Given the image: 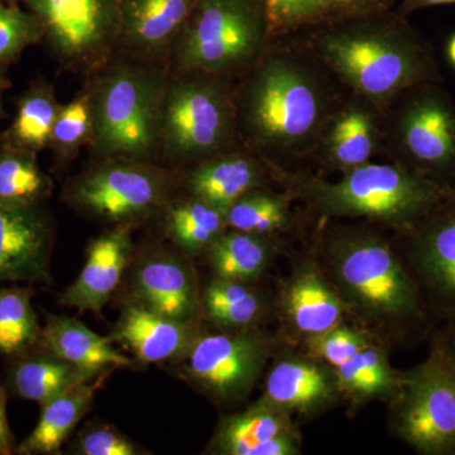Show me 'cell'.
<instances>
[{
    "instance_id": "9c48e42d",
    "label": "cell",
    "mask_w": 455,
    "mask_h": 455,
    "mask_svg": "<svg viewBox=\"0 0 455 455\" xmlns=\"http://www.w3.org/2000/svg\"><path fill=\"white\" fill-rule=\"evenodd\" d=\"M274 341L259 329L200 331L184 357L175 362L184 381L220 405L250 395L272 355Z\"/></svg>"
},
{
    "instance_id": "52a82bcc",
    "label": "cell",
    "mask_w": 455,
    "mask_h": 455,
    "mask_svg": "<svg viewBox=\"0 0 455 455\" xmlns=\"http://www.w3.org/2000/svg\"><path fill=\"white\" fill-rule=\"evenodd\" d=\"M388 403L396 438L420 454L455 455V367L438 333Z\"/></svg>"
},
{
    "instance_id": "cb8c5ba5",
    "label": "cell",
    "mask_w": 455,
    "mask_h": 455,
    "mask_svg": "<svg viewBox=\"0 0 455 455\" xmlns=\"http://www.w3.org/2000/svg\"><path fill=\"white\" fill-rule=\"evenodd\" d=\"M42 338L44 346L57 357L89 372L103 373L133 364V359L118 350L110 338L95 333L75 317L50 314L42 326Z\"/></svg>"
},
{
    "instance_id": "603a6c76",
    "label": "cell",
    "mask_w": 455,
    "mask_h": 455,
    "mask_svg": "<svg viewBox=\"0 0 455 455\" xmlns=\"http://www.w3.org/2000/svg\"><path fill=\"white\" fill-rule=\"evenodd\" d=\"M103 373L89 372L74 366L42 346L27 355L11 359L5 390L20 400L42 405Z\"/></svg>"
},
{
    "instance_id": "e575fe53",
    "label": "cell",
    "mask_w": 455,
    "mask_h": 455,
    "mask_svg": "<svg viewBox=\"0 0 455 455\" xmlns=\"http://www.w3.org/2000/svg\"><path fill=\"white\" fill-rule=\"evenodd\" d=\"M59 108L52 95L36 92L27 95L20 104L12 136L20 146L28 149H40L52 140Z\"/></svg>"
},
{
    "instance_id": "ba28073f",
    "label": "cell",
    "mask_w": 455,
    "mask_h": 455,
    "mask_svg": "<svg viewBox=\"0 0 455 455\" xmlns=\"http://www.w3.org/2000/svg\"><path fill=\"white\" fill-rule=\"evenodd\" d=\"M188 74L163 98L158 139L175 157L205 160L235 143V90L221 75Z\"/></svg>"
},
{
    "instance_id": "f546056e",
    "label": "cell",
    "mask_w": 455,
    "mask_h": 455,
    "mask_svg": "<svg viewBox=\"0 0 455 455\" xmlns=\"http://www.w3.org/2000/svg\"><path fill=\"white\" fill-rule=\"evenodd\" d=\"M203 313L220 329L256 328L266 313L263 296L250 283L215 276L202 295Z\"/></svg>"
},
{
    "instance_id": "1f68e13d",
    "label": "cell",
    "mask_w": 455,
    "mask_h": 455,
    "mask_svg": "<svg viewBox=\"0 0 455 455\" xmlns=\"http://www.w3.org/2000/svg\"><path fill=\"white\" fill-rule=\"evenodd\" d=\"M170 238L188 256L205 254L228 230L226 212L191 196L176 204L167 217Z\"/></svg>"
},
{
    "instance_id": "5b68a950",
    "label": "cell",
    "mask_w": 455,
    "mask_h": 455,
    "mask_svg": "<svg viewBox=\"0 0 455 455\" xmlns=\"http://www.w3.org/2000/svg\"><path fill=\"white\" fill-rule=\"evenodd\" d=\"M382 155L455 190V103L440 83L407 90L382 112Z\"/></svg>"
},
{
    "instance_id": "484cf974",
    "label": "cell",
    "mask_w": 455,
    "mask_h": 455,
    "mask_svg": "<svg viewBox=\"0 0 455 455\" xmlns=\"http://www.w3.org/2000/svg\"><path fill=\"white\" fill-rule=\"evenodd\" d=\"M295 430L292 415L259 400L245 411L221 419L208 453L263 455L271 440Z\"/></svg>"
},
{
    "instance_id": "5bb4252c",
    "label": "cell",
    "mask_w": 455,
    "mask_h": 455,
    "mask_svg": "<svg viewBox=\"0 0 455 455\" xmlns=\"http://www.w3.org/2000/svg\"><path fill=\"white\" fill-rule=\"evenodd\" d=\"M382 112L366 99L348 94L331 116L317 142L315 175L348 172L382 155Z\"/></svg>"
},
{
    "instance_id": "8992f818",
    "label": "cell",
    "mask_w": 455,
    "mask_h": 455,
    "mask_svg": "<svg viewBox=\"0 0 455 455\" xmlns=\"http://www.w3.org/2000/svg\"><path fill=\"white\" fill-rule=\"evenodd\" d=\"M179 41V62L187 73L244 71L271 41L265 3L197 0Z\"/></svg>"
},
{
    "instance_id": "d590c367",
    "label": "cell",
    "mask_w": 455,
    "mask_h": 455,
    "mask_svg": "<svg viewBox=\"0 0 455 455\" xmlns=\"http://www.w3.org/2000/svg\"><path fill=\"white\" fill-rule=\"evenodd\" d=\"M374 340H377L376 338L361 326L348 325L344 322L324 333L311 335L302 341L305 355L337 368Z\"/></svg>"
},
{
    "instance_id": "836d02e7",
    "label": "cell",
    "mask_w": 455,
    "mask_h": 455,
    "mask_svg": "<svg viewBox=\"0 0 455 455\" xmlns=\"http://www.w3.org/2000/svg\"><path fill=\"white\" fill-rule=\"evenodd\" d=\"M50 191V179L29 156L20 152L0 154V203L37 205Z\"/></svg>"
},
{
    "instance_id": "4dcf8cb0",
    "label": "cell",
    "mask_w": 455,
    "mask_h": 455,
    "mask_svg": "<svg viewBox=\"0 0 455 455\" xmlns=\"http://www.w3.org/2000/svg\"><path fill=\"white\" fill-rule=\"evenodd\" d=\"M26 286H0V355L20 357L44 346L42 326Z\"/></svg>"
},
{
    "instance_id": "7c38bea8",
    "label": "cell",
    "mask_w": 455,
    "mask_h": 455,
    "mask_svg": "<svg viewBox=\"0 0 455 455\" xmlns=\"http://www.w3.org/2000/svg\"><path fill=\"white\" fill-rule=\"evenodd\" d=\"M160 173L137 164H114L83 176L71 188L75 205L101 220L124 223L152 214L163 204Z\"/></svg>"
},
{
    "instance_id": "d4e9b609",
    "label": "cell",
    "mask_w": 455,
    "mask_h": 455,
    "mask_svg": "<svg viewBox=\"0 0 455 455\" xmlns=\"http://www.w3.org/2000/svg\"><path fill=\"white\" fill-rule=\"evenodd\" d=\"M108 371L41 405V415L32 433L16 448L20 455L59 454L68 436L88 414L107 377Z\"/></svg>"
},
{
    "instance_id": "4316f807",
    "label": "cell",
    "mask_w": 455,
    "mask_h": 455,
    "mask_svg": "<svg viewBox=\"0 0 455 455\" xmlns=\"http://www.w3.org/2000/svg\"><path fill=\"white\" fill-rule=\"evenodd\" d=\"M197 0H121L119 33L140 50L163 49L181 33Z\"/></svg>"
},
{
    "instance_id": "e0dca14e",
    "label": "cell",
    "mask_w": 455,
    "mask_h": 455,
    "mask_svg": "<svg viewBox=\"0 0 455 455\" xmlns=\"http://www.w3.org/2000/svg\"><path fill=\"white\" fill-rule=\"evenodd\" d=\"M259 400L290 415L311 416L333 407L341 394L333 367L307 355H289L269 370Z\"/></svg>"
},
{
    "instance_id": "6da1fadb",
    "label": "cell",
    "mask_w": 455,
    "mask_h": 455,
    "mask_svg": "<svg viewBox=\"0 0 455 455\" xmlns=\"http://www.w3.org/2000/svg\"><path fill=\"white\" fill-rule=\"evenodd\" d=\"M235 90L236 139L281 178L310 172L326 123L348 94L298 41L271 40Z\"/></svg>"
},
{
    "instance_id": "d6a6232c",
    "label": "cell",
    "mask_w": 455,
    "mask_h": 455,
    "mask_svg": "<svg viewBox=\"0 0 455 455\" xmlns=\"http://www.w3.org/2000/svg\"><path fill=\"white\" fill-rule=\"evenodd\" d=\"M293 197L272 188H257L242 196L228 209V229L274 236L291 227Z\"/></svg>"
},
{
    "instance_id": "8d00e7d4",
    "label": "cell",
    "mask_w": 455,
    "mask_h": 455,
    "mask_svg": "<svg viewBox=\"0 0 455 455\" xmlns=\"http://www.w3.org/2000/svg\"><path fill=\"white\" fill-rule=\"evenodd\" d=\"M40 27L20 9L0 7V61L20 53L36 41Z\"/></svg>"
},
{
    "instance_id": "b9f144b4",
    "label": "cell",
    "mask_w": 455,
    "mask_h": 455,
    "mask_svg": "<svg viewBox=\"0 0 455 455\" xmlns=\"http://www.w3.org/2000/svg\"><path fill=\"white\" fill-rule=\"evenodd\" d=\"M438 334L440 339L444 343L449 357H451L455 367V319L447 320V324H445L444 328L440 329Z\"/></svg>"
},
{
    "instance_id": "f35d334b",
    "label": "cell",
    "mask_w": 455,
    "mask_h": 455,
    "mask_svg": "<svg viewBox=\"0 0 455 455\" xmlns=\"http://www.w3.org/2000/svg\"><path fill=\"white\" fill-rule=\"evenodd\" d=\"M92 128V108L88 99L79 98L59 110L52 140L62 148L79 145Z\"/></svg>"
},
{
    "instance_id": "ab89813d",
    "label": "cell",
    "mask_w": 455,
    "mask_h": 455,
    "mask_svg": "<svg viewBox=\"0 0 455 455\" xmlns=\"http://www.w3.org/2000/svg\"><path fill=\"white\" fill-rule=\"evenodd\" d=\"M16 439L9 427L7 415V395L5 387L0 381V455L16 453Z\"/></svg>"
},
{
    "instance_id": "8fae6325",
    "label": "cell",
    "mask_w": 455,
    "mask_h": 455,
    "mask_svg": "<svg viewBox=\"0 0 455 455\" xmlns=\"http://www.w3.org/2000/svg\"><path fill=\"white\" fill-rule=\"evenodd\" d=\"M397 233L431 310L455 319V194Z\"/></svg>"
},
{
    "instance_id": "7402d4cb",
    "label": "cell",
    "mask_w": 455,
    "mask_h": 455,
    "mask_svg": "<svg viewBox=\"0 0 455 455\" xmlns=\"http://www.w3.org/2000/svg\"><path fill=\"white\" fill-rule=\"evenodd\" d=\"M269 40H287L349 18L396 8L397 0H263Z\"/></svg>"
},
{
    "instance_id": "7a4b0ae2",
    "label": "cell",
    "mask_w": 455,
    "mask_h": 455,
    "mask_svg": "<svg viewBox=\"0 0 455 455\" xmlns=\"http://www.w3.org/2000/svg\"><path fill=\"white\" fill-rule=\"evenodd\" d=\"M317 256L348 316L377 340L406 339L427 329L431 307L420 283L379 230L331 224L320 235Z\"/></svg>"
},
{
    "instance_id": "ee69618b",
    "label": "cell",
    "mask_w": 455,
    "mask_h": 455,
    "mask_svg": "<svg viewBox=\"0 0 455 455\" xmlns=\"http://www.w3.org/2000/svg\"><path fill=\"white\" fill-rule=\"evenodd\" d=\"M2 86H3V82H2V79H0V92H2Z\"/></svg>"
},
{
    "instance_id": "2e32d148",
    "label": "cell",
    "mask_w": 455,
    "mask_h": 455,
    "mask_svg": "<svg viewBox=\"0 0 455 455\" xmlns=\"http://www.w3.org/2000/svg\"><path fill=\"white\" fill-rule=\"evenodd\" d=\"M278 311L284 328L304 340L346 322L348 310L316 259L304 260L281 287Z\"/></svg>"
},
{
    "instance_id": "30bf717a",
    "label": "cell",
    "mask_w": 455,
    "mask_h": 455,
    "mask_svg": "<svg viewBox=\"0 0 455 455\" xmlns=\"http://www.w3.org/2000/svg\"><path fill=\"white\" fill-rule=\"evenodd\" d=\"M163 97L157 84L139 68H119L99 85L92 128L103 154L140 160L160 136Z\"/></svg>"
},
{
    "instance_id": "f1b7e54d",
    "label": "cell",
    "mask_w": 455,
    "mask_h": 455,
    "mask_svg": "<svg viewBox=\"0 0 455 455\" xmlns=\"http://www.w3.org/2000/svg\"><path fill=\"white\" fill-rule=\"evenodd\" d=\"M274 236L228 229L205 253L215 276L252 283L274 259Z\"/></svg>"
},
{
    "instance_id": "ac0fdd59",
    "label": "cell",
    "mask_w": 455,
    "mask_h": 455,
    "mask_svg": "<svg viewBox=\"0 0 455 455\" xmlns=\"http://www.w3.org/2000/svg\"><path fill=\"white\" fill-rule=\"evenodd\" d=\"M202 331L199 322H182L132 300L123 307L110 339L143 364L175 363Z\"/></svg>"
},
{
    "instance_id": "277c9868",
    "label": "cell",
    "mask_w": 455,
    "mask_h": 455,
    "mask_svg": "<svg viewBox=\"0 0 455 455\" xmlns=\"http://www.w3.org/2000/svg\"><path fill=\"white\" fill-rule=\"evenodd\" d=\"M283 187L322 220H364L401 232L454 196L394 163H370L329 181L314 172L284 176Z\"/></svg>"
},
{
    "instance_id": "83f0119b",
    "label": "cell",
    "mask_w": 455,
    "mask_h": 455,
    "mask_svg": "<svg viewBox=\"0 0 455 455\" xmlns=\"http://www.w3.org/2000/svg\"><path fill=\"white\" fill-rule=\"evenodd\" d=\"M341 400H347L353 409L372 401H390L396 394L403 374L391 366L385 344L374 340L352 358L334 368Z\"/></svg>"
},
{
    "instance_id": "d6986e66",
    "label": "cell",
    "mask_w": 455,
    "mask_h": 455,
    "mask_svg": "<svg viewBox=\"0 0 455 455\" xmlns=\"http://www.w3.org/2000/svg\"><path fill=\"white\" fill-rule=\"evenodd\" d=\"M134 300L182 322H199L202 293L187 260L175 254L154 252L143 257L132 275Z\"/></svg>"
},
{
    "instance_id": "ffe728a7",
    "label": "cell",
    "mask_w": 455,
    "mask_h": 455,
    "mask_svg": "<svg viewBox=\"0 0 455 455\" xmlns=\"http://www.w3.org/2000/svg\"><path fill=\"white\" fill-rule=\"evenodd\" d=\"M283 178L247 148L227 149L205 158L188 178L191 196L226 212L245 194Z\"/></svg>"
},
{
    "instance_id": "9a60e30c",
    "label": "cell",
    "mask_w": 455,
    "mask_h": 455,
    "mask_svg": "<svg viewBox=\"0 0 455 455\" xmlns=\"http://www.w3.org/2000/svg\"><path fill=\"white\" fill-rule=\"evenodd\" d=\"M53 228L37 205L0 203V286L50 284Z\"/></svg>"
},
{
    "instance_id": "4fadbf2b",
    "label": "cell",
    "mask_w": 455,
    "mask_h": 455,
    "mask_svg": "<svg viewBox=\"0 0 455 455\" xmlns=\"http://www.w3.org/2000/svg\"><path fill=\"white\" fill-rule=\"evenodd\" d=\"M57 52L86 60L106 49L121 27V0H27Z\"/></svg>"
},
{
    "instance_id": "7bdbcfd3",
    "label": "cell",
    "mask_w": 455,
    "mask_h": 455,
    "mask_svg": "<svg viewBox=\"0 0 455 455\" xmlns=\"http://www.w3.org/2000/svg\"><path fill=\"white\" fill-rule=\"evenodd\" d=\"M448 57L451 64L455 66V35L451 38L448 44Z\"/></svg>"
},
{
    "instance_id": "3957f363",
    "label": "cell",
    "mask_w": 455,
    "mask_h": 455,
    "mask_svg": "<svg viewBox=\"0 0 455 455\" xmlns=\"http://www.w3.org/2000/svg\"><path fill=\"white\" fill-rule=\"evenodd\" d=\"M292 40L347 92L381 112L409 89L443 82L433 46L396 8L339 20Z\"/></svg>"
},
{
    "instance_id": "44dd1931",
    "label": "cell",
    "mask_w": 455,
    "mask_h": 455,
    "mask_svg": "<svg viewBox=\"0 0 455 455\" xmlns=\"http://www.w3.org/2000/svg\"><path fill=\"white\" fill-rule=\"evenodd\" d=\"M133 253L128 228L109 230L89 244L79 277L61 295L68 307L100 313L118 289Z\"/></svg>"
},
{
    "instance_id": "60d3db41",
    "label": "cell",
    "mask_w": 455,
    "mask_h": 455,
    "mask_svg": "<svg viewBox=\"0 0 455 455\" xmlns=\"http://www.w3.org/2000/svg\"><path fill=\"white\" fill-rule=\"evenodd\" d=\"M451 4H455V0H401L400 4L396 5V12L401 16L409 17L421 9Z\"/></svg>"
},
{
    "instance_id": "74e56055",
    "label": "cell",
    "mask_w": 455,
    "mask_h": 455,
    "mask_svg": "<svg viewBox=\"0 0 455 455\" xmlns=\"http://www.w3.org/2000/svg\"><path fill=\"white\" fill-rule=\"evenodd\" d=\"M74 453L80 455H136L140 449L121 431L109 425L86 427L74 443Z\"/></svg>"
}]
</instances>
